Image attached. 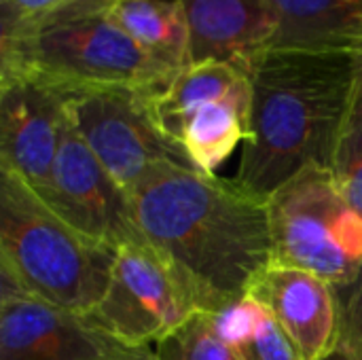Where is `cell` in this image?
I'll list each match as a JSON object with an SVG mask.
<instances>
[{"mask_svg":"<svg viewBox=\"0 0 362 360\" xmlns=\"http://www.w3.org/2000/svg\"><path fill=\"white\" fill-rule=\"evenodd\" d=\"M34 81L62 93L134 89L159 95L176 79L108 15L0 38V83Z\"/></svg>","mask_w":362,"mask_h":360,"instance_id":"277c9868","label":"cell"},{"mask_svg":"<svg viewBox=\"0 0 362 360\" xmlns=\"http://www.w3.org/2000/svg\"><path fill=\"white\" fill-rule=\"evenodd\" d=\"M267 49H361L362 0H269Z\"/></svg>","mask_w":362,"mask_h":360,"instance_id":"5bb4252c","label":"cell"},{"mask_svg":"<svg viewBox=\"0 0 362 360\" xmlns=\"http://www.w3.org/2000/svg\"><path fill=\"white\" fill-rule=\"evenodd\" d=\"M117 0H0V38L108 15Z\"/></svg>","mask_w":362,"mask_h":360,"instance_id":"2e32d148","label":"cell"},{"mask_svg":"<svg viewBox=\"0 0 362 360\" xmlns=\"http://www.w3.org/2000/svg\"><path fill=\"white\" fill-rule=\"evenodd\" d=\"M157 360H244L231 346H227L210 314H193L180 329L155 346Z\"/></svg>","mask_w":362,"mask_h":360,"instance_id":"ac0fdd59","label":"cell"},{"mask_svg":"<svg viewBox=\"0 0 362 360\" xmlns=\"http://www.w3.org/2000/svg\"><path fill=\"white\" fill-rule=\"evenodd\" d=\"M272 261L305 269L337 291L362 269V214L339 193L333 174L310 163L267 197Z\"/></svg>","mask_w":362,"mask_h":360,"instance_id":"5b68a950","label":"cell"},{"mask_svg":"<svg viewBox=\"0 0 362 360\" xmlns=\"http://www.w3.org/2000/svg\"><path fill=\"white\" fill-rule=\"evenodd\" d=\"M329 170L339 193L362 214V70L350 110L337 136Z\"/></svg>","mask_w":362,"mask_h":360,"instance_id":"e0dca14e","label":"cell"},{"mask_svg":"<svg viewBox=\"0 0 362 360\" xmlns=\"http://www.w3.org/2000/svg\"><path fill=\"white\" fill-rule=\"evenodd\" d=\"M199 312L191 286L148 244L117 250L108 289L85 318L89 325L132 348L159 344Z\"/></svg>","mask_w":362,"mask_h":360,"instance_id":"52a82bcc","label":"cell"},{"mask_svg":"<svg viewBox=\"0 0 362 360\" xmlns=\"http://www.w3.org/2000/svg\"><path fill=\"white\" fill-rule=\"evenodd\" d=\"M322 360H352V359H350V356H348V352L337 344V346H335V348H333V350H331V352H329V354H327Z\"/></svg>","mask_w":362,"mask_h":360,"instance_id":"603a6c76","label":"cell"},{"mask_svg":"<svg viewBox=\"0 0 362 360\" xmlns=\"http://www.w3.org/2000/svg\"><path fill=\"white\" fill-rule=\"evenodd\" d=\"M263 312L265 308L252 295H244L235 303L210 314V318L218 337L238 352L255 335Z\"/></svg>","mask_w":362,"mask_h":360,"instance_id":"d6986e66","label":"cell"},{"mask_svg":"<svg viewBox=\"0 0 362 360\" xmlns=\"http://www.w3.org/2000/svg\"><path fill=\"white\" fill-rule=\"evenodd\" d=\"M64 95L72 125L127 193L157 163L193 166L157 123L155 95L134 89H89Z\"/></svg>","mask_w":362,"mask_h":360,"instance_id":"ba28073f","label":"cell"},{"mask_svg":"<svg viewBox=\"0 0 362 360\" xmlns=\"http://www.w3.org/2000/svg\"><path fill=\"white\" fill-rule=\"evenodd\" d=\"M104 360H157V356H155V350L151 346L132 348V346L117 344Z\"/></svg>","mask_w":362,"mask_h":360,"instance_id":"7402d4cb","label":"cell"},{"mask_svg":"<svg viewBox=\"0 0 362 360\" xmlns=\"http://www.w3.org/2000/svg\"><path fill=\"white\" fill-rule=\"evenodd\" d=\"M339 295V346L352 360H362V269L358 278L337 291Z\"/></svg>","mask_w":362,"mask_h":360,"instance_id":"44dd1931","label":"cell"},{"mask_svg":"<svg viewBox=\"0 0 362 360\" xmlns=\"http://www.w3.org/2000/svg\"><path fill=\"white\" fill-rule=\"evenodd\" d=\"M115 250L55 214L21 178L0 168V278L87 318L102 301Z\"/></svg>","mask_w":362,"mask_h":360,"instance_id":"3957f363","label":"cell"},{"mask_svg":"<svg viewBox=\"0 0 362 360\" xmlns=\"http://www.w3.org/2000/svg\"><path fill=\"white\" fill-rule=\"evenodd\" d=\"M244 70L252 87L250 134L233 180L267 199L305 166H331L361 79V53L265 49Z\"/></svg>","mask_w":362,"mask_h":360,"instance_id":"7a4b0ae2","label":"cell"},{"mask_svg":"<svg viewBox=\"0 0 362 360\" xmlns=\"http://www.w3.org/2000/svg\"><path fill=\"white\" fill-rule=\"evenodd\" d=\"M191 57L199 62H227L242 70L269 47L274 13L269 0H182Z\"/></svg>","mask_w":362,"mask_h":360,"instance_id":"4fadbf2b","label":"cell"},{"mask_svg":"<svg viewBox=\"0 0 362 360\" xmlns=\"http://www.w3.org/2000/svg\"><path fill=\"white\" fill-rule=\"evenodd\" d=\"M108 17L172 76L193 64L182 0H117Z\"/></svg>","mask_w":362,"mask_h":360,"instance_id":"9a60e30c","label":"cell"},{"mask_svg":"<svg viewBox=\"0 0 362 360\" xmlns=\"http://www.w3.org/2000/svg\"><path fill=\"white\" fill-rule=\"evenodd\" d=\"M66 121V95L34 81L0 83V168L45 197Z\"/></svg>","mask_w":362,"mask_h":360,"instance_id":"30bf717a","label":"cell"},{"mask_svg":"<svg viewBox=\"0 0 362 360\" xmlns=\"http://www.w3.org/2000/svg\"><path fill=\"white\" fill-rule=\"evenodd\" d=\"M129 197L144 242L191 286L199 312L242 299L272 263L267 199L235 180L163 161Z\"/></svg>","mask_w":362,"mask_h":360,"instance_id":"6da1fadb","label":"cell"},{"mask_svg":"<svg viewBox=\"0 0 362 360\" xmlns=\"http://www.w3.org/2000/svg\"><path fill=\"white\" fill-rule=\"evenodd\" d=\"M42 202L76 231L115 252L127 244H146L129 193L85 144L68 110Z\"/></svg>","mask_w":362,"mask_h":360,"instance_id":"9c48e42d","label":"cell"},{"mask_svg":"<svg viewBox=\"0 0 362 360\" xmlns=\"http://www.w3.org/2000/svg\"><path fill=\"white\" fill-rule=\"evenodd\" d=\"M246 295L276 318L303 360H322L337 346L339 295L322 278L272 261Z\"/></svg>","mask_w":362,"mask_h":360,"instance_id":"7c38bea8","label":"cell"},{"mask_svg":"<svg viewBox=\"0 0 362 360\" xmlns=\"http://www.w3.org/2000/svg\"><path fill=\"white\" fill-rule=\"evenodd\" d=\"M244 360H303L295 344L265 310L255 335L238 350Z\"/></svg>","mask_w":362,"mask_h":360,"instance_id":"ffe728a7","label":"cell"},{"mask_svg":"<svg viewBox=\"0 0 362 360\" xmlns=\"http://www.w3.org/2000/svg\"><path fill=\"white\" fill-rule=\"evenodd\" d=\"M358 53H361V62H362V47H361V49H358Z\"/></svg>","mask_w":362,"mask_h":360,"instance_id":"cb8c5ba5","label":"cell"},{"mask_svg":"<svg viewBox=\"0 0 362 360\" xmlns=\"http://www.w3.org/2000/svg\"><path fill=\"white\" fill-rule=\"evenodd\" d=\"M117 344L85 318L0 282V360H104Z\"/></svg>","mask_w":362,"mask_h":360,"instance_id":"8fae6325","label":"cell"},{"mask_svg":"<svg viewBox=\"0 0 362 360\" xmlns=\"http://www.w3.org/2000/svg\"><path fill=\"white\" fill-rule=\"evenodd\" d=\"M153 110L165 136L191 163L214 174L250 134V79L235 64H191L153 98Z\"/></svg>","mask_w":362,"mask_h":360,"instance_id":"8992f818","label":"cell"}]
</instances>
